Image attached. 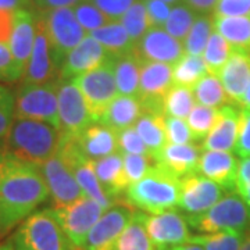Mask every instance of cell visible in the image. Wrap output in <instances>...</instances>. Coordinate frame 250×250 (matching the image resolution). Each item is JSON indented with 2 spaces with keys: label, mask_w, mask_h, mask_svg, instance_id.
Wrapping results in <instances>:
<instances>
[{
  "label": "cell",
  "mask_w": 250,
  "mask_h": 250,
  "mask_svg": "<svg viewBox=\"0 0 250 250\" xmlns=\"http://www.w3.org/2000/svg\"><path fill=\"white\" fill-rule=\"evenodd\" d=\"M214 20L208 16H200L196 18L189 34L184 41V50L190 56H203L207 42L213 34Z\"/></svg>",
  "instance_id": "cell-38"
},
{
  "label": "cell",
  "mask_w": 250,
  "mask_h": 250,
  "mask_svg": "<svg viewBox=\"0 0 250 250\" xmlns=\"http://www.w3.org/2000/svg\"><path fill=\"white\" fill-rule=\"evenodd\" d=\"M195 106V96L192 89L181 85H172L164 98V114L185 120Z\"/></svg>",
  "instance_id": "cell-34"
},
{
  "label": "cell",
  "mask_w": 250,
  "mask_h": 250,
  "mask_svg": "<svg viewBox=\"0 0 250 250\" xmlns=\"http://www.w3.org/2000/svg\"><path fill=\"white\" fill-rule=\"evenodd\" d=\"M116 62L117 59L111 57L96 70L86 72L71 81L81 92L95 123H98L110 103L118 96Z\"/></svg>",
  "instance_id": "cell-6"
},
{
  "label": "cell",
  "mask_w": 250,
  "mask_h": 250,
  "mask_svg": "<svg viewBox=\"0 0 250 250\" xmlns=\"http://www.w3.org/2000/svg\"><path fill=\"white\" fill-rule=\"evenodd\" d=\"M145 6L147 10V16L150 20L152 28L164 27L167 18L170 16V6L161 0H145Z\"/></svg>",
  "instance_id": "cell-50"
},
{
  "label": "cell",
  "mask_w": 250,
  "mask_h": 250,
  "mask_svg": "<svg viewBox=\"0 0 250 250\" xmlns=\"http://www.w3.org/2000/svg\"><path fill=\"white\" fill-rule=\"evenodd\" d=\"M1 249L3 250H16L13 246H10V245H7V246H1Z\"/></svg>",
  "instance_id": "cell-60"
},
{
  "label": "cell",
  "mask_w": 250,
  "mask_h": 250,
  "mask_svg": "<svg viewBox=\"0 0 250 250\" xmlns=\"http://www.w3.org/2000/svg\"><path fill=\"white\" fill-rule=\"evenodd\" d=\"M38 7L42 10L60 9V7H74L83 0H34Z\"/></svg>",
  "instance_id": "cell-54"
},
{
  "label": "cell",
  "mask_w": 250,
  "mask_h": 250,
  "mask_svg": "<svg viewBox=\"0 0 250 250\" xmlns=\"http://www.w3.org/2000/svg\"><path fill=\"white\" fill-rule=\"evenodd\" d=\"M100 11H103L111 21L123 17L125 11L134 4L136 0H89Z\"/></svg>",
  "instance_id": "cell-49"
},
{
  "label": "cell",
  "mask_w": 250,
  "mask_h": 250,
  "mask_svg": "<svg viewBox=\"0 0 250 250\" xmlns=\"http://www.w3.org/2000/svg\"><path fill=\"white\" fill-rule=\"evenodd\" d=\"M141 60L134 50L129 54L117 59L116 81L118 92L124 96H138L139 77H141Z\"/></svg>",
  "instance_id": "cell-31"
},
{
  "label": "cell",
  "mask_w": 250,
  "mask_h": 250,
  "mask_svg": "<svg viewBox=\"0 0 250 250\" xmlns=\"http://www.w3.org/2000/svg\"><path fill=\"white\" fill-rule=\"evenodd\" d=\"M214 28L232 49L250 53V17H214Z\"/></svg>",
  "instance_id": "cell-29"
},
{
  "label": "cell",
  "mask_w": 250,
  "mask_h": 250,
  "mask_svg": "<svg viewBox=\"0 0 250 250\" xmlns=\"http://www.w3.org/2000/svg\"><path fill=\"white\" fill-rule=\"evenodd\" d=\"M59 141L60 131L53 125L36 120L14 118L9 132L1 141L0 156L13 157L41 168L56 154Z\"/></svg>",
  "instance_id": "cell-2"
},
{
  "label": "cell",
  "mask_w": 250,
  "mask_h": 250,
  "mask_svg": "<svg viewBox=\"0 0 250 250\" xmlns=\"http://www.w3.org/2000/svg\"><path fill=\"white\" fill-rule=\"evenodd\" d=\"M56 64H54L53 56H52V49L50 43L46 35L43 22L36 16V36L34 49L31 59L28 62L27 71L24 74V83H31V85H43L53 82L54 71H56Z\"/></svg>",
  "instance_id": "cell-18"
},
{
  "label": "cell",
  "mask_w": 250,
  "mask_h": 250,
  "mask_svg": "<svg viewBox=\"0 0 250 250\" xmlns=\"http://www.w3.org/2000/svg\"><path fill=\"white\" fill-rule=\"evenodd\" d=\"M120 20L135 45L152 28L150 20L147 16V10L145 6V0H136Z\"/></svg>",
  "instance_id": "cell-36"
},
{
  "label": "cell",
  "mask_w": 250,
  "mask_h": 250,
  "mask_svg": "<svg viewBox=\"0 0 250 250\" xmlns=\"http://www.w3.org/2000/svg\"><path fill=\"white\" fill-rule=\"evenodd\" d=\"M16 118V96L6 86L0 85V142L9 132Z\"/></svg>",
  "instance_id": "cell-43"
},
{
  "label": "cell",
  "mask_w": 250,
  "mask_h": 250,
  "mask_svg": "<svg viewBox=\"0 0 250 250\" xmlns=\"http://www.w3.org/2000/svg\"><path fill=\"white\" fill-rule=\"evenodd\" d=\"M146 221L147 215L143 214V211H135L113 250H154L146 229Z\"/></svg>",
  "instance_id": "cell-30"
},
{
  "label": "cell",
  "mask_w": 250,
  "mask_h": 250,
  "mask_svg": "<svg viewBox=\"0 0 250 250\" xmlns=\"http://www.w3.org/2000/svg\"><path fill=\"white\" fill-rule=\"evenodd\" d=\"M126 202L141 211L157 214L179 205L181 179L154 166L142 179L126 188Z\"/></svg>",
  "instance_id": "cell-3"
},
{
  "label": "cell",
  "mask_w": 250,
  "mask_h": 250,
  "mask_svg": "<svg viewBox=\"0 0 250 250\" xmlns=\"http://www.w3.org/2000/svg\"><path fill=\"white\" fill-rule=\"evenodd\" d=\"M74 14L81 24V27L88 34L95 29L107 25L110 22H116V21H111L103 11H100L93 3H90L89 0H83L80 4H77L74 9Z\"/></svg>",
  "instance_id": "cell-41"
},
{
  "label": "cell",
  "mask_w": 250,
  "mask_h": 250,
  "mask_svg": "<svg viewBox=\"0 0 250 250\" xmlns=\"http://www.w3.org/2000/svg\"><path fill=\"white\" fill-rule=\"evenodd\" d=\"M36 36V16L29 10H17L14 11V24L10 36L9 47L13 59L17 64L18 70L22 77L27 71V65Z\"/></svg>",
  "instance_id": "cell-19"
},
{
  "label": "cell",
  "mask_w": 250,
  "mask_h": 250,
  "mask_svg": "<svg viewBox=\"0 0 250 250\" xmlns=\"http://www.w3.org/2000/svg\"><path fill=\"white\" fill-rule=\"evenodd\" d=\"M239 250H250V232L246 233L245 241H243V243H242L241 249Z\"/></svg>",
  "instance_id": "cell-58"
},
{
  "label": "cell",
  "mask_w": 250,
  "mask_h": 250,
  "mask_svg": "<svg viewBox=\"0 0 250 250\" xmlns=\"http://www.w3.org/2000/svg\"><path fill=\"white\" fill-rule=\"evenodd\" d=\"M93 167L103 190L107 196L118 202V196L129 187L124 170V154L118 152L100 160H95Z\"/></svg>",
  "instance_id": "cell-25"
},
{
  "label": "cell",
  "mask_w": 250,
  "mask_h": 250,
  "mask_svg": "<svg viewBox=\"0 0 250 250\" xmlns=\"http://www.w3.org/2000/svg\"><path fill=\"white\" fill-rule=\"evenodd\" d=\"M0 159H1V156H0Z\"/></svg>",
  "instance_id": "cell-62"
},
{
  "label": "cell",
  "mask_w": 250,
  "mask_h": 250,
  "mask_svg": "<svg viewBox=\"0 0 250 250\" xmlns=\"http://www.w3.org/2000/svg\"><path fill=\"white\" fill-rule=\"evenodd\" d=\"M0 250H3V249H1V246H0Z\"/></svg>",
  "instance_id": "cell-61"
},
{
  "label": "cell",
  "mask_w": 250,
  "mask_h": 250,
  "mask_svg": "<svg viewBox=\"0 0 250 250\" xmlns=\"http://www.w3.org/2000/svg\"><path fill=\"white\" fill-rule=\"evenodd\" d=\"M143 114V108L136 96H117L99 120V124L108 126L117 132L132 128Z\"/></svg>",
  "instance_id": "cell-26"
},
{
  "label": "cell",
  "mask_w": 250,
  "mask_h": 250,
  "mask_svg": "<svg viewBox=\"0 0 250 250\" xmlns=\"http://www.w3.org/2000/svg\"><path fill=\"white\" fill-rule=\"evenodd\" d=\"M235 152L241 159L250 157V108L242 107L239 135L235 145Z\"/></svg>",
  "instance_id": "cell-48"
},
{
  "label": "cell",
  "mask_w": 250,
  "mask_h": 250,
  "mask_svg": "<svg viewBox=\"0 0 250 250\" xmlns=\"http://www.w3.org/2000/svg\"><path fill=\"white\" fill-rule=\"evenodd\" d=\"M134 52L141 62H166L174 65L185 54L184 46L163 28H150L135 45Z\"/></svg>",
  "instance_id": "cell-17"
},
{
  "label": "cell",
  "mask_w": 250,
  "mask_h": 250,
  "mask_svg": "<svg viewBox=\"0 0 250 250\" xmlns=\"http://www.w3.org/2000/svg\"><path fill=\"white\" fill-rule=\"evenodd\" d=\"M225 193L214 181L200 174H192L181 179V208L190 215H199L210 210Z\"/></svg>",
  "instance_id": "cell-15"
},
{
  "label": "cell",
  "mask_w": 250,
  "mask_h": 250,
  "mask_svg": "<svg viewBox=\"0 0 250 250\" xmlns=\"http://www.w3.org/2000/svg\"><path fill=\"white\" fill-rule=\"evenodd\" d=\"M81 152L90 160H100L120 152L118 132L102 124H92L77 138Z\"/></svg>",
  "instance_id": "cell-24"
},
{
  "label": "cell",
  "mask_w": 250,
  "mask_h": 250,
  "mask_svg": "<svg viewBox=\"0 0 250 250\" xmlns=\"http://www.w3.org/2000/svg\"><path fill=\"white\" fill-rule=\"evenodd\" d=\"M241 107L250 108V78H249V83H248V88H246V90H245V95H243V99H242Z\"/></svg>",
  "instance_id": "cell-57"
},
{
  "label": "cell",
  "mask_w": 250,
  "mask_h": 250,
  "mask_svg": "<svg viewBox=\"0 0 250 250\" xmlns=\"http://www.w3.org/2000/svg\"><path fill=\"white\" fill-rule=\"evenodd\" d=\"M89 35L95 38L114 59H120L125 54H129L135 47V43L128 35L126 29L123 27L121 22L117 21L92 31Z\"/></svg>",
  "instance_id": "cell-28"
},
{
  "label": "cell",
  "mask_w": 250,
  "mask_h": 250,
  "mask_svg": "<svg viewBox=\"0 0 250 250\" xmlns=\"http://www.w3.org/2000/svg\"><path fill=\"white\" fill-rule=\"evenodd\" d=\"M220 118V108L207 107L202 104H195L188 117V125L192 131L195 142L206 139V136L213 131Z\"/></svg>",
  "instance_id": "cell-37"
},
{
  "label": "cell",
  "mask_w": 250,
  "mask_h": 250,
  "mask_svg": "<svg viewBox=\"0 0 250 250\" xmlns=\"http://www.w3.org/2000/svg\"><path fill=\"white\" fill-rule=\"evenodd\" d=\"M59 82L43 85L24 83L16 95V118L43 121L62 129L59 116Z\"/></svg>",
  "instance_id": "cell-8"
},
{
  "label": "cell",
  "mask_w": 250,
  "mask_h": 250,
  "mask_svg": "<svg viewBox=\"0 0 250 250\" xmlns=\"http://www.w3.org/2000/svg\"><path fill=\"white\" fill-rule=\"evenodd\" d=\"M22 77L7 43L0 42V81L17 82Z\"/></svg>",
  "instance_id": "cell-46"
},
{
  "label": "cell",
  "mask_w": 250,
  "mask_h": 250,
  "mask_svg": "<svg viewBox=\"0 0 250 250\" xmlns=\"http://www.w3.org/2000/svg\"><path fill=\"white\" fill-rule=\"evenodd\" d=\"M118 147L123 154H145L150 156L146 145L135 128H126L118 132ZM152 157V156H150Z\"/></svg>",
  "instance_id": "cell-45"
},
{
  "label": "cell",
  "mask_w": 250,
  "mask_h": 250,
  "mask_svg": "<svg viewBox=\"0 0 250 250\" xmlns=\"http://www.w3.org/2000/svg\"><path fill=\"white\" fill-rule=\"evenodd\" d=\"M246 233L214 232L190 236L189 242L200 245L205 250H239Z\"/></svg>",
  "instance_id": "cell-39"
},
{
  "label": "cell",
  "mask_w": 250,
  "mask_h": 250,
  "mask_svg": "<svg viewBox=\"0 0 250 250\" xmlns=\"http://www.w3.org/2000/svg\"><path fill=\"white\" fill-rule=\"evenodd\" d=\"M13 24H14V11L0 10V42L1 43L9 45Z\"/></svg>",
  "instance_id": "cell-52"
},
{
  "label": "cell",
  "mask_w": 250,
  "mask_h": 250,
  "mask_svg": "<svg viewBox=\"0 0 250 250\" xmlns=\"http://www.w3.org/2000/svg\"><path fill=\"white\" fill-rule=\"evenodd\" d=\"M161 1H164V3H167V4H177L181 0H161Z\"/></svg>",
  "instance_id": "cell-59"
},
{
  "label": "cell",
  "mask_w": 250,
  "mask_h": 250,
  "mask_svg": "<svg viewBox=\"0 0 250 250\" xmlns=\"http://www.w3.org/2000/svg\"><path fill=\"white\" fill-rule=\"evenodd\" d=\"M154 166H156V160L150 156L124 154V170L129 185L142 179Z\"/></svg>",
  "instance_id": "cell-42"
},
{
  "label": "cell",
  "mask_w": 250,
  "mask_h": 250,
  "mask_svg": "<svg viewBox=\"0 0 250 250\" xmlns=\"http://www.w3.org/2000/svg\"><path fill=\"white\" fill-rule=\"evenodd\" d=\"M231 50H232V47L223 36L218 32H213L207 42L203 56H202L205 60L207 72L218 77L220 71L223 70L225 62H228V59L231 56Z\"/></svg>",
  "instance_id": "cell-35"
},
{
  "label": "cell",
  "mask_w": 250,
  "mask_h": 250,
  "mask_svg": "<svg viewBox=\"0 0 250 250\" xmlns=\"http://www.w3.org/2000/svg\"><path fill=\"white\" fill-rule=\"evenodd\" d=\"M54 214L62 231L75 248L83 249L90 229L104 213V208L98 202L85 196L71 205L53 208Z\"/></svg>",
  "instance_id": "cell-9"
},
{
  "label": "cell",
  "mask_w": 250,
  "mask_h": 250,
  "mask_svg": "<svg viewBox=\"0 0 250 250\" xmlns=\"http://www.w3.org/2000/svg\"><path fill=\"white\" fill-rule=\"evenodd\" d=\"M135 208L126 200L106 210L90 229L83 250H113L117 239L129 224Z\"/></svg>",
  "instance_id": "cell-11"
},
{
  "label": "cell",
  "mask_w": 250,
  "mask_h": 250,
  "mask_svg": "<svg viewBox=\"0 0 250 250\" xmlns=\"http://www.w3.org/2000/svg\"><path fill=\"white\" fill-rule=\"evenodd\" d=\"M32 0H0V10L17 11V10H28Z\"/></svg>",
  "instance_id": "cell-55"
},
{
  "label": "cell",
  "mask_w": 250,
  "mask_h": 250,
  "mask_svg": "<svg viewBox=\"0 0 250 250\" xmlns=\"http://www.w3.org/2000/svg\"><path fill=\"white\" fill-rule=\"evenodd\" d=\"M39 17L43 22L46 35L50 43L54 64L60 70L65 56L86 35V31L81 27L71 7L42 10Z\"/></svg>",
  "instance_id": "cell-7"
},
{
  "label": "cell",
  "mask_w": 250,
  "mask_h": 250,
  "mask_svg": "<svg viewBox=\"0 0 250 250\" xmlns=\"http://www.w3.org/2000/svg\"><path fill=\"white\" fill-rule=\"evenodd\" d=\"M41 171L52 195L54 208H62L85 197L71 170L57 153L46 161Z\"/></svg>",
  "instance_id": "cell-14"
},
{
  "label": "cell",
  "mask_w": 250,
  "mask_h": 250,
  "mask_svg": "<svg viewBox=\"0 0 250 250\" xmlns=\"http://www.w3.org/2000/svg\"><path fill=\"white\" fill-rule=\"evenodd\" d=\"M170 250H205L200 245H196V243H192V242H188V243H184L181 246H177V248H172Z\"/></svg>",
  "instance_id": "cell-56"
},
{
  "label": "cell",
  "mask_w": 250,
  "mask_h": 250,
  "mask_svg": "<svg viewBox=\"0 0 250 250\" xmlns=\"http://www.w3.org/2000/svg\"><path fill=\"white\" fill-rule=\"evenodd\" d=\"M195 21H196L195 11H192L187 4H177L171 10L170 16L164 24V29L172 38H175L181 42V41H185Z\"/></svg>",
  "instance_id": "cell-40"
},
{
  "label": "cell",
  "mask_w": 250,
  "mask_h": 250,
  "mask_svg": "<svg viewBox=\"0 0 250 250\" xmlns=\"http://www.w3.org/2000/svg\"><path fill=\"white\" fill-rule=\"evenodd\" d=\"M214 17H250V0H218Z\"/></svg>",
  "instance_id": "cell-47"
},
{
  "label": "cell",
  "mask_w": 250,
  "mask_h": 250,
  "mask_svg": "<svg viewBox=\"0 0 250 250\" xmlns=\"http://www.w3.org/2000/svg\"><path fill=\"white\" fill-rule=\"evenodd\" d=\"M16 250H78L59 224L53 210L31 214L11 238Z\"/></svg>",
  "instance_id": "cell-4"
},
{
  "label": "cell",
  "mask_w": 250,
  "mask_h": 250,
  "mask_svg": "<svg viewBox=\"0 0 250 250\" xmlns=\"http://www.w3.org/2000/svg\"><path fill=\"white\" fill-rule=\"evenodd\" d=\"M192 92L195 100L202 106L221 108L225 104L231 103L220 78L213 74H206L202 80H199V82L192 88Z\"/></svg>",
  "instance_id": "cell-32"
},
{
  "label": "cell",
  "mask_w": 250,
  "mask_h": 250,
  "mask_svg": "<svg viewBox=\"0 0 250 250\" xmlns=\"http://www.w3.org/2000/svg\"><path fill=\"white\" fill-rule=\"evenodd\" d=\"M57 99L62 124L60 132L78 138L86 128H89L95 123L81 92L71 81H59Z\"/></svg>",
  "instance_id": "cell-12"
},
{
  "label": "cell",
  "mask_w": 250,
  "mask_h": 250,
  "mask_svg": "<svg viewBox=\"0 0 250 250\" xmlns=\"http://www.w3.org/2000/svg\"><path fill=\"white\" fill-rule=\"evenodd\" d=\"M113 56L106 52V49L90 35L85 36L81 43L75 46L65 56L62 67L59 81H72L86 72L99 68Z\"/></svg>",
  "instance_id": "cell-16"
},
{
  "label": "cell",
  "mask_w": 250,
  "mask_h": 250,
  "mask_svg": "<svg viewBox=\"0 0 250 250\" xmlns=\"http://www.w3.org/2000/svg\"><path fill=\"white\" fill-rule=\"evenodd\" d=\"M42 171L13 157L0 159V235L10 231L49 196Z\"/></svg>",
  "instance_id": "cell-1"
},
{
  "label": "cell",
  "mask_w": 250,
  "mask_h": 250,
  "mask_svg": "<svg viewBox=\"0 0 250 250\" xmlns=\"http://www.w3.org/2000/svg\"><path fill=\"white\" fill-rule=\"evenodd\" d=\"M200 146L195 143L188 145H174L167 143L163 150L156 156V166L164 171L170 172L171 175L182 179L197 174L199 160H200Z\"/></svg>",
  "instance_id": "cell-21"
},
{
  "label": "cell",
  "mask_w": 250,
  "mask_h": 250,
  "mask_svg": "<svg viewBox=\"0 0 250 250\" xmlns=\"http://www.w3.org/2000/svg\"><path fill=\"white\" fill-rule=\"evenodd\" d=\"M242 107L232 103L220 108V118L213 131L206 136L202 147L205 150H220L229 152L235 149L239 135Z\"/></svg>",
  "instance_id": "cell-23"
},
{
  "label": "cell",
  "mask_w": 250,
  "mask_h": 250,
  "mask_svg": "<svg viewBox=\"0 0 250 250\" xmlns=\"http://www.w3.org/2000/svg\"><path fill=\"white\" fill-rule=\"evenodd\" d=\"M146 229L156 250H170L190 239L188 220L172 208L147 217Z\"/></svg>",
  "instance_id": "cell-13"
},
{
  "label": "cell",
  "mask_w": 250,
  "mask_h": 250,
  "mask_svg": "<svg viewBox=\"0 0 250 250\" xmlns=\"http://www.w3.org/2000/svg\"><path fill=\"white\" fill-rule=\"evenodd\" d=\"M239 163L229 152L206 150L199 160L197 174L214 181L227 193L236 192Z\"/></svg>",
  "instance_id": "cell-20"
},
{
  "label": "cell",
  "mask_w": 250,
  "mask_h": 250,
  "mask_svg": "<svg viewBox=\"0 0 250 250\" xmlns=\"http://www.w3.org/2000/svg\"><path fill=\"white\" fill-rule=\"evenodd\" d=\"M236 192L250 207V157L239 163L236 175Z\"/></svg>",
  "instance_id": "cell-51"
},
{
  "label": "cell",
  "mask_w": 250,
  "mask_h": 250,
  "mask_svg": "<svg viewBox=\"0 0 250 250\" xmlns=\"http://www.w3.org/2000/svg\"><path fill=\"white\" fill-rule=\"evenodd\" d=\"M189 9L195 13H200L203 16H207L210 11H213L218 3V0H184Z\"/></svg>",
  "instance_id": "cell-53"
},
{
  "label": "cell",
  "mask_w": 250,
  "mask_h": 250,
  "mask_svg": "<svg viewBox=\"0 0 250 250\" xmlns=\"http://www.w3.org/2000/svg\"><path fill=\"white\" fill-rule=\"evenodd\" d=\"M224 90L232 104H242L245 90L250 78V53L232 49L228 62L218 74Z\"/></svg>",
  "instance_id": "cell-22"
},
{
  "label": "cell",
  "mask_w": 250,
  "mask_h": 250,
  "mask_svg": "<svg viewBox=\"0 0 250 250\" xmlns=\"http://www.w3.org/2000/svg\"><path fill=\"white\" fill-rule=\"evenodd\" d=\"M188 223L203 233H245L250 229V207L239 195L231 193L203 214L190 215Z\"/></svg>",
  "instance_id": "cell-5"
},
{
  "label": "cell",
  "mask_w": 250,
  "mask_h": 250,
  "mask_svg": "<svg viewBox=\"0 0 250 250\" xmlns=\"http://www.w3.org/2000/svg\"><path fill=\"white\" fill-rule=\"evenodd\" d=\"M206 74L208 72L202 56H190L185 53L177 64L172 65L174 83L187 86L189 89H192Z\"/></svg>",
  "instance_id": "cell-33"
},
{
  "label": "cell",
  "mask_w": 250,
  "mask_h": 250,
  "mask_svg": "<svg viewBox=\"0 0 250 250\" xmlns=\"http://www.w3.org/2000/svg\"><path fill=\"white\" fill-rule=\"evenodd\" d=\"M172 85V65L166 62H142L136 98L142 104L143 113L164 114V98Z\"/></svg>",
  "instance_id": "cell-10"
},
{
  "label": "cell",
  "mask_w": 250,
  "mask_h": 250,
  "mask_svg": "<svg viewBox=\"0 0 250 250\" xmlns=\"http://www.w3.org/2000/svg\"><path fill=\"white\" fill-rule=\"evenodd\" d=\"M166 131H167L168 143H174V145L196 143L185 120L166 116Z\"/></svg>",
  "instance_id": "cell-44"
},
{
  "label": "cell",
  "mask_w": 250,
  "mask_h": 250,
  "mask_svg": "<svg viewBox=\"0 0 250 250\" xmlns=\"http://www.w3.org/2000/svg\"><path fill=\"white\" fill-rule=\"evenodd\" d=\"M135 131L142 138L153 159H156V156L168 143L164 114L143 113L135 124Z\"/></svg>",
  "instance_id": "cell-27"
}]
</instances>
